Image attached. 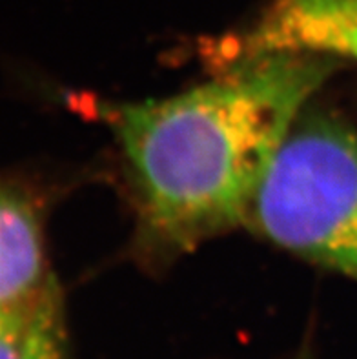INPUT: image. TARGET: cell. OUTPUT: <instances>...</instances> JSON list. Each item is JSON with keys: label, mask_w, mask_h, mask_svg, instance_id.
I'll return each instance as SVG.
<instances>
[{"label": "cell", "mask_w": 357, "mask_h": 359, "mask_svg": "<svg viewBox=\"0 0 357 359\" xmlns=\"http://www.w3.org/2000/svg\"><path fill=\"white\" fill-rule=\"evenodd\" d=\"M326 60L246 55L199 86L109 111L148 248L179 254L248 221L271 161L332 72Z\"/></svg>", "instance_id": "obj_1"}, {"label": "cell", "mask_w": 357, "mask_h": 359, "mask_svg": "<svg viewBox=\"0 0 357 359\" xmlns=\"http://www.w3.org/2000/svg\"><path fill=\"white\" fill-rule=\"evenodd\" d=\"M248 221L279 248L357 281V133L337 118L301 115Z\"/></svg>", "instance_id": "obj_2"}, {"label": "cell", "mask_w": 357, "mask_h": 359, "mask_svg": "<svg viewBox=\"0 0 357 359\" xmlns=\"http://www.w3.org/2000/svg\"><path fill=\"white\" fill-rule=\"evenodd\" d=\"M243 51H294L357 62V0H279L244 39Z\"/></svg>", "instance_id": "obj_3"}, {"label": "cell", "mask_w": 357, "mask_h": 359, "mask_svg": "<svg viewBox=\"0 0 357 359\" xmlns=\"http://www.w3.org/2000/svg\"><path fill=\"white\" fill-rule=\"evenodd\" d=\"M48 281L39 210L24 191L0 182V306L29 299Z\"/></svg>", "instance_id": "obj_4"}, {"label": "cell", "mask_w": 357, "mask_h": 359, "mask_svg": "<svg viewBox=\"0 0 357 359\" xmlns=\"http://www.w3.org/2000/svg\"><path fill=\"white\" fill-rule=\"evenodd\" d=\"M57 332L60 306L50 279L29 299L0 306V359H33L42 343Z\"/></svg>", "instance_id": "obj_5"}, {"label": "cell", "mask_w": 357, "mask_h": 359, "mask_svg": "<svg viewBox=\"0 0 357 359\" xmlns=\"http://www.w3.org/2000/svg\"><path fill=\"white\" fill-rule=\"evenodd\" d=\"M33 359H60V332L46 339L41 348L36 351V354L33 355Z\"/></svg>", "instance_id": "obj_6"}]
</instances>
